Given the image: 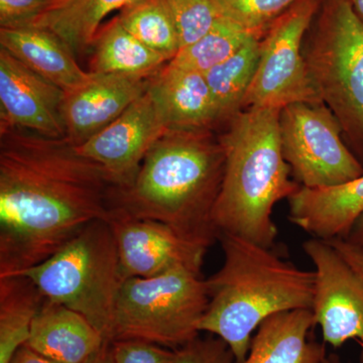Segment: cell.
Wrapping results in <instances>:
<instances>
[{"instance_id":"cell-31","label":"cell","mask_w":363,"mask_h":363,"mask_svg":"<svg viewBox=\"0 0 363 363\" xmlns=\"http://www.w3.org/2000/svg\"><path fill=\"white\" fill-rule=\"evenodd\" d=\"M363 277V252L344 240H326Z\"/></svg>"},{"instance_id":"cell-9","label":"cell","mask_w":363,"mask_h":363,"mask_svg":"<svg viewBox=\"0 0 363 363\" xmlns=\"http://www.w3.org/2000/svg\"><path fill=\"white\" fill-rule=\"evenodd\" d=\"M322 1L300 0L267 28L260 39L259 63L243 109H283L297 102H322L302 48Z\"/></svg>"},{"instance_id":"cell-28","label":"cell","mask_w":363,"mask_h":363,"mask_svg":"<svg viewBox=\"0 0 363 363\" xmlns=\"http://www.w3.org/2000/svg\"><path fill=\"white\" fill-rule=\"evenodd\" d=\"M65 0H0V28L32 26Z\"/></svg>"},{"instance_id":"cell-23","label":"cell","mask_w":363,"mask_h":363,"mask_svg":"<svg viewBox=\"0 0 363 363\" xmlns=\"http://www.w3.org/2000/svg\"><path fill=\"white\" fill-rule=\"evenodd\" d=\"M260 39L252 35L235 54L204 74L220 123L243 111L259 63Z\"/></svg>"},{"instance_id":"cell-8","label":"cell","mask_w":363,"mask_h":363,"mask_svg":"<svg viewBox=\"0 0 363 363\" xmlns=\"http://www.w3.org/2000/svg\"><path fill=\"white\" fill-rule=\"evenodd\" d=\"M284 157L301 187H336L363 174V164L344 143L343 130L323 102H297L279 112Z\"/></svg>"},{"instance_id":"cell-14","label":"cell","mask_w":363,"mask_h":363,"mask_svg":"<svg viewBox=\"0 0 363 363\" xmlns=\"http://www.w3.org/2000/svg\"><path fill=\"white\" fill-rule=\"evenodd\" d=\"M77 89L66 93L63 119L66 140L82 145L118 118L147 92L150 78L93 73Z\"/></svg>"},{"instance_id":"cell-3","label":"cell","mask_w":363,"mask_h":363,"mask_svg":"<svg viewBox=\"0 0 363 363\" xmlns=\"http://www.w3.org/2000/svg\"><path fill=\"white\" fill-rule=\"evenodd\" d=\"M223 264L206 279L209 304L199 325L225 341L242 363L253 333L278 313L312 309L316 274L286 262L272 248L231 234L218 236Z\"/></svg>"},{"instance_id":"cell-19","label":"cell","mask_w":363,"mask_h":363,"mask_svg":"<svg viewBox=\"0 0 363 363\" xmlns=\"http://www.w3.org/2000/svg\"><path fill=\"white\" fill-rule=\"evenodd\" d=\"M314 326L312 309L272 315L255 331L242 363H323L325 343L309 339Z\"/></svg>"},{"instance_id":"cell-1","label":"cell","mask_w":363,"mask_h":363,"mask_svg":"<svg viewBox=\"0 0 363 363\" xmlns=\"http://www.w3.org/2000/svg\"><path fill=\"white\" fill-rule=\"evenodd\" d=\"M0 278L51 257L88 224L107 220L117 186L66 138L0 130Z\"/></svg>"},{"instance_id":"cell-34","label":"cell","mask_w":363,"mask_h":363,"mask_svg":"<svg viewBox=\"0 0 363 363\" xmlns=\"http://www.w3.org/2000/svg\"><path fill=\"white\" fill-rule=\"evenodd\" d=\"M358 18L363 21V0H348Z\"/></svg>"},{"instance_id":"cell-2","label":"cell","mask_w":363,"mask_h":363,"mask_svg":"<svg viewBox=\"0 0 363 363\" xmlns=\"http://www.w3.org/2000/svg\"><path fill=\"white\" fill-rule=\"evenodd\" d=\"M225 169L210 130H168L147 152L135 181L114 190L112 209L162 222L210 247L218 241L213 211Z\"/></svg>"},{"instance_id":"cell-13","label":"cell","mask_w":363,"mask_h":363,"mask_svg":"<svg viewBox=\"0 0 363 363\" xmlns=\"http://www.w3.org/2000/svg\"><path fill=\"white\" fill-rule=\"evenodd\" d=\"M65 91L0 48V130H25L66 138Z\"/></svg>"},{"instance_id":"cell-11","label":"cell","mask_w":363,"mask_h":363,"mask_svg":"<svg viewBox=\"0 0 363 363\" xmlns=\"http://www.w3.org/2000/svg\"><path fill=\"white\" fill-rule=\"evenodd\" d=\"M116 240L124 279L154 278L174 269L201 274L208 248L152 219L112 209L107 219Z\"/></svg>"},{"instance_id":"cell-24","label":"cell","mask_w":363,"mask_h":363,"mask_svg":"<svg viewBox=\"0 0 363 363\" xmlns=\"http://www.w3.org/2000/svg\"><path fill=\"white\" fill-rule=\"evenodd\" d=\"M116 16L128 32L168 63L180 51V38L167 0H131Z\"/></svg>"},{"instance_id":"cell-26","label":"cell","mask_w":363,"mask_h":363,"mask_svg":"<svg viewBox=\"0 0 363 363\" xmlns=\"http://www.w3.org/2000/svg\"><path fill=\"white\" fill-rule=\"evenodd\" d=\"M300 0H214L219 16L262 37L272 21Z\"/></svg>"},{"instance_id":"cell-36","label":"cell","mask_w":363,"mask_h":363,"mask_svg":"<svg viewBox=\"0 0 363 363\" xmlns=\"http://www.w3.org/2000/svg\"><path fill=\"white\" fill-rule=\"evenodd\" d=\"M323 363H329L328 357H327L326 359H325V362Z\"/></svg>"},{"instance_id":"cell-20","label":"cell","mask_w":363,"mask_h":363,"mask_svg":"<svg viewBox=\"0 0 363 363\" xmlns=\"http://www.w3.org/2000/svg\"><path fill=\"white\" fill-rule=\"evenodd\" d=\"M93 73L150 78L164 68L166 60L123 28L117 16L104 23L91 45Z\"/></svg>"},{"instance_id":"cell-25","label":"cell","mask_w":363,"mask_h":363,"mask_svg":"<svg viewBox=\"0 0 363 363\" xmlns=\"http://www.w3.org/2000/svg\"><path fill=\"white\" fill-rule=\"evenodd\" d=\"M252 35H257L219 16L206 35L181 49L169 63L178 68L205 74L235 54Z\"/></svg>"},{"instance_id":"cell-21","label":"cell","mask_w":363,"mask_h":363,"mask_svg":"<svg viewBox=\"0 0 363 363\" xmlns=\"http://www.w3.org/2000/svg\"><path fill=\"white\" fill-rule=\"evenodd\" d=\"M47 298L25 274L0 278V363H11L30 338Z\"/></svg>"},{"instance_id":"cell-29","label":"cell","mask_w":363,"mask_h":363,"mask_svg":"<svg viewBox=\"0 0 363 363\" xmlns=\"http://www.w3.org/2000/svg\"><path fill=\"white\" fill-rule=\"evenodd\" d=\"M113 363H177V351L147 341L111 342Z\"/></svg>"},{"instance_id":"cell-33","label":"cell","mask_w":363,"mask_h":363,"mask_svg":"<svg viewBox=\"0 0 363 363\" xmlns=\"http://www.w3.org/2000/svg\"><path fill=\"white\" fill-rule=\"evenodd\" d=\"M86 363H113L111 342H105L101 350H98Z\"/></svg>"},{"instance_id":"cell-22","label":"cell","mask_w":363,"mask_h":363,"mask_svg":"<svg viewBox=\"0 0 363 363\" xmlns=\"http://www.w3.org/2000/svg\"><path fill=\"white\" fill-rule=\"evenodd\" d=\"M131 0H65L32 26L56 33L75 56L91 50L102 21Z\"/></svg>"},{"instance_id":"cell-6","label":"cell","mask_w":363,"mask_h":363,"mask_svg":"<svg viewBox=\"0 0 363 363\" xmlns=\"http://www.w3.org/2000/svg\"><path fill=\"white\" fill-rule=\"evenodd\" d=\"M321 7L306 64L318 96L363 164V21L348 0H323Z\"/></svg>"},{"instance_id":"cell-15","label":"cell","mask_w":363,"mask_h":363,"mask_svg":"<svg viewBox=\"0 0 363 363\" xmlns=\"http://www.w3.org/2000/svg\"><path fill=\"white\" fill-rule=\"evenodd\" d=\"M288 201L289 219L312 238L346 240L363 212V174L336 187H301Z\"/></svg>"},{"instance_id":"cell-12","label":"cell","mask_w":363,"mask_h":363,"mask_svg":"<svg viewBox=\"0 0 363 363\" xmlns=\"http://www.w3.org/2000/svg\"><path fill=\"white\" fill-rule=\"evenodd\" d=\"M168 130L161 107L147 87L113 123L75 149L100 164L117 187L125 188L135 181L147 152Z\"/></svg>"},{"instance_id":"cell-4","label":"cell","mask_w":363,"mask_h":363,"mask_svg":"<svg viewBox=\"0 0 363 363\" xmlns=\"http://www.w3.org/2000/svg\"><path fill=\"white\" fill-rule=\"evenodd\" d=\"M279 112L245 108L219 138L225 154L223 181L213 211L219 234L274 247L278 228L272 211L301 188L291 179L279 135Z\"/></svg>"},{"instance_id":"cell-35","label":"cell","mask_w":363,"mask_h":363,"mask_svg":"<svg viewBox=\"0 0 363 363\" xmlns=\"http://www.w3.org/2000/svg\"><path fill=\"white\" fill-rule=\"evenodd\" d=\"M329 363H342L337 354L328 355Z\"/></svg>"},{"instance_id":"cell-18","label":"cell","mask_w":363,"mask_h":363,"mask_svg":"<svg viewBox=\"0 0 363 363\" xmlns=\"http://www.w3.org/2000/svg\"><path fill=\"white\" fill-rule=\"evenodd\" d=\"M0 47L65 93L77 89L91 75L79 66L61 38L48 28H0Z\"/></svg>"},{"instance_id":"cell-16","label":"cell","mask_w":363,"mask_h":363,"mask_svg":"<svg viewBox=\"0 0 363 363\" xmlns=\"http://www.w3.org/2000/svg\"><path fill=\"white\" fill-rule=\"evenodd\" d=\"M149 90L161 107L169 130H210L220 123L204 74L168 63L150 77Z\"/></svg>"},{"instance_id":"cell-32","label":"cell","mask_w":363,"mask_h":363,"mask_svg":"<svg viewBox=\"0 0 363 363\" xmlns=\"http://www.w3.org/2000/svg\"><path fill=\"white\" fill-rule=\"evenodd\" d=\"M344 240L363 252V212L353 224L347 238Z\"/></svg>"},{"instance_id":"cell-30","label":"cell","mask_w":363,"mask_h":363,"mask_svg":"<svg viewBox=\"0 0 363 363\" xmlns=\"http://www.w3.org/2000/svg\"><path fill=\"white\" fill-rule=\"evenodd\" d=\"M177 363H235L233 351L217 336L194 340L176 350Z\"/></svg>"},{"instance_id":"cell-10","label":"cell","mask_w":363,"mask_h":363,"mask_svg":"<svg viewBox=\"0 0 363 363\" xmlns=\"http://www.w3.org/2000/svg\"><path fill=\"white\" fill-rule=\"evenodd\" d=\"M303 250L315 267L312 311L323 343L340 348L357 341L363 363V277L328 241L312 238L303 243Z\"/></svg>"},{"instance_id":"cell-7","label":"cell","mask_w":363,"mask_h":363,"mask_svg":"<svg viewBox=\"0 0 363 363\" xmlns=\"http://www.w3.org/2000/svg\"><path fill=\"white\" fill-rule=\"evenodd\" d=\"M208 304L206 279L189 269L124 279L117 297L111 342L135 339L179 350L199 336Z\"/></svg>"},{"instance_id":"cell-5","label":"cell","mask_w":363,"mask_h":363,"mask_svg":"<svg viewBox=\"0 0 363 363\" xmlns=\"http://www.w3.org/2000/svg\"><path fill=\"white\" fill-rule=\"evenodd\" d=\"M21 274L32 279L48 300L84 316L111 342L124 279L108 221L88 224L51 257Z\"/></svg>"},{"instance_id":"cell-17","label":"cell","mask_w":363,"mask_h":363,"mask_svg":"<svg viewBox=\"0 0 363 363\" xmlns=\"http://www.w3.org/2000/svg\"><path fill=\"white\" fill-rule=\"evenodd\" d=\"M105 342L84 316L47 298L26 345L57 363H86Z\"/></svg>"},{"instance_id":"cell-27","label":"cell","mask_w":363,"mask_h":363,"mask_svg":"<svg viewBox=\"0 0 363 363\" xmlns=\"http://www.w3.org/2000/svg\"><path fill=\"white\" fill-rule=\"evenodd\" d=\"M175 20L181 49L206 35L219 18L214 0H167Z\"/></svg>"}]
</instances>
